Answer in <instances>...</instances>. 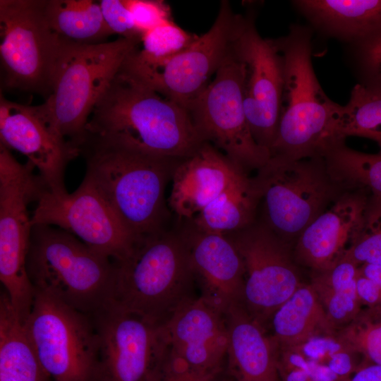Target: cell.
<instances>
[{"mask_svg": "<svg viewBox=\"0 0 381 381\" xmlns=\"http://www.w3.org/2000/svg\"><path fill=\"white\" fill-rule=\"evenodd\" d=\"M86 131L132 150L177 161L204 143L186 108L121 71L95 106Z\"/></svg>", "mask_w": 381, "mask_h": 381, "instance_id": "6da1fadb", "label": "cell"}, {"mask_svg": "<svg viewBox=\"0 0 381 381\" xmlns=\"http://www.w3.org/2000/svg\"><path fill=\"white\" fill-rule=\"evenodd\" d=\"M112 261L109 304L124 312L162 325L193 298L195 278L182 233L162 229L142 236L124 258Z\"/></svg>", "mask_w": 381, "mask_h": 381, "instance_id": "7a4b0ae2", "label": "cell"}, {"mask_svg": "<svg viewBox=\"0 0 381 381\" xmlns=\"http://www.w3.org/2000/svg\"><path fill=\"white\" fill-rule=\"evenodd\" d=\"M272 40L283 60L284 85L270 158L322 157L332 143L331 128L341 104L328 97L314 71L312 30L292 25L287 35Z\"/></svg>", "mask_w": 381, "mask_h": 381, "instance_id": "3957f363", "label": "cell"}, {"mask_svg": "<svg viewBox=\"0 0 381 381\" xmlns=\"http://www.w3.org/2000/svg\"><path fill=\"white\" fill-rule=\"evenodd\" d=\"M80 153L86 160L84 178L131 232L139 238L162 229L165 187L179 161L132 150L89 135Z\"/></svg>", "mask_w": 381, "mask_h": 381, "instance_id": "277c9868", "label": "cell"}, {"mask_svg": "<svg viewBox=\"0 0 381 381\" xmlns=\"http://www.w3.org/2000/svg\"><path fill=\"white\" fill-rule=\"evenodd\" d=\"M140 40L119 37L95 44L63 40L50 95L35 106L58 135L80 150L93 109Z\"/></svg>", "mask_w": 381, "mask_h": 381, "instance_id": "5b68a950", "label": "cell"}, {"mask_svg": "<svg viewBox=\"0 0 381 381\" xmlns=\"http://www.w3.org/2000/svg\"><path fill=\"white\" fill-rule=\"evenodd\" d=\"M27 270L35 291L89 316L110 303L112 260L59 228L32 226Z\"/></svg>", "mask_w": 381, "mask_h": 381, "instance_id": "8992f818", "label": "cell"}, {"mask_svg": "<svg viewBox=\"0 0 381 381\" xmlns=\"http://www.w3.org/2000/svg\"><path fill=\"white\" fill-rule=\"evenodd\" d=\"M255 178L261 193L262 222L289 243L351 190L333 177L322 157L270 158Z\"/></svg>", "mask_w": 381, "mask_h": 381, "instance_id": "52a82bcc", "label": "cell"}, {"mask_svg": "<svg viewBox=\"0 0 381 381\" xmlns=\"http://www.w3.org/2000/svg\"><path fill=\"white\" fill-rule=\"evenodd\" d=\"M0 39L3 87L46 99L63 40L48 23L44 0H1Z\"/></svg>", "mask_w": 381, "mask_h": 381, "instance_id": "ba28073f", "label": "cell"}, {"mask_svg": "<svg viewBox=\"0 0 381 381\" xmlns=\"http://www.w3.org/2000/svg\"><path fill=\"white\" fill-rule=\"evenodd\" d=\"M34 168L30 161L18 162L0 144V280L23 322L35 294L27 270L32 229L28 205L35 201L43 183Z\"/></svg>", "mask_w": 381, "mask_h": 381, "instance_id": "9c48e42d", "label": "cell"}, {"mask_svg": "<svg viewBox=\"0 0 381 381\" xmlns=\"http://www.w3.org/2000/svg\"><path fill=\"white\" fill-rule=\"evenodd\" d=\"M24 322L52 381H97L99 338L90 316L35 291Z\"/></svg>", "mask_w": 381, "mask_h": 381, "instance_id": "30bf717a", "label": "cell"}, {"mask_svg": "<svg viewBox=\"0 0 381 381\" xmlns=\"http://www.w3.org/2000/svg\"><path fill=\"white\" fill-rule=\"evenodd\" d=\"M243 64L231 49L187 110L202 140L248 172L262 168L270 155L250 131L243 105Z\"/></svg>", "mask_w": 381, "mask_h": 381, "instance_id": "8fae6325", "label": "cell"}, {"mask_svg": "<svg viewBox=\"0 0 381 381\" xmlns=\"http://www.w3.org/2000/svg\"><path fill=\"white\" fill-rule=\"evenodd\" d=\"M237 15L220 3L210 28L167 63L152 66L136 60L133 50L120 71L187 109L231 52Z\"/></svg>", "mask_w": 381, "mask_h": 381, "instance_id": "7c38bea8", "label": "cell"}, {"mask_svg": "<svg viewBox=\"0 0 381 381\" xmlns=\"http://www.w3.org/2000/svg\"><path fill=\"white\" fill-rule=\"evenodd\" d=\"M90 317L99 338L97 381H161L170 353L164 325L109 304Z\"/></svg>", "mask_w": 381, "mask_h": 381, "instance_id": "4fadbf2b", "label": "cell"}, {"mask_svg": "<svg viewBox=\"0 0 381 381\" xmlns=\"http://www.w3.org/2000/svg\"><path fill=\"white\" fill-rule=\"evenodd\" d=\"M35 201L32 226H56L112 260L124 258L138 238L85 178L72 193L43 184Z\"/></svg>", "mask_w": 381, "mask_h": 381, "instance_id": "5bb4252c", "label": "cell"}, {"mask_svg": "<svg viewBox=\"0 0 381 381\" xmlns=\"http://www.w3.org/2000/svg\"><path fill=\"white\" fill-rule=\"evenodd\" d=\"M226 235L242 259V304L260 323L269 320L302 283L286 242L262 222Z\"/></svg>", "mask_w": 381, "mask_h": 381, "instance_id": "9a60e30c", "label": "cell"}, {"mask_svg": "<svg viewBox=\"0 0 381 381\" xmlns=\"http://www.w3.org/2000/svg\"><path fill=\"white\" fill-rule=\"evenodd\" d=\"M232 49L244 66L243 105L250 131L256 143L270 152L277 130L284 85L282 56L272 39L259 34L254 19L240 14Z\"/></svg>", "mask_w": 381, "mask_h": 381, "instance_id": "2e32d148", "label": "cell"}, {"mask_svg": "<svg viewBox=\"0 0 381 381\" xmlns=\"http://www.w3.org/2000/svg\"><path fill=\"white\" fill-rule=\"evenodd\" d=\"M0 140L8 149L25 155L39 171L44 186L66 190L65 169L80 150L54 131L40 116L35 106L0 97Z\"/></svg>", "mask_w": 381, "mask_h": 381, "instance_id": "e0dca14e", "label": "cell"}, {"mask_svg": "<svg viewBox=\"0 0 381 381\" xmlns=\"http://www.w3.org/2000/svg\"><path fill=\"white\" fill-rule=\"evenodd\" d=\"M164 325L169 365L200 373L222 371L228 348L224 313L202 296L191 298Z\"/></svg>", "mask_w": 381, "mask_h": 381, "instance_id": "ac0fdd59", "label": "cell"}, {"mask_svg": "<svg viewBox=\"0 0 381 381\" xmlns=\"http://www.w3.org/2000/svg\"><path fill=\"white\" fill-rule=\"evenodd\" d=\"M370 193L365 188L347 190L301 234L295 245L296 260L315 272L341 259L362 227Z\"/></svg>", "mask_w": 381, "mask_h": 381, "instance_id": "d6986e66", "label": "cell"}, {"mask_svg": "<svg viewBox=\"0 0 381 381\" xmlns=\"http://www.w3.org/2000/svg\"><path fill=\"white\" fill-rule=\"evenodd\" d=\"M248 174L221 151L204 142L179 161L172 174L169 205L180 219L191 221L204 207Z\"/></svg>", "mask_w": 381, "mask_h": 381, "instance_id": "ffe728a7", "label": "cell"}, {"mask_svg": "<svg viewBox=\"0 0 381 381\" xmlns=\"http://www.w3.org/2000/svg\"><path fill=\"white\" fill-rule=\"evenodd\" d=\"M188 245L201 296L225 312L242 303L245 270L242 259L231 239L224 234L206 233L191 227L182 233Z\"/></svg>", "mask_w": 381, "mask_h": 381, "instance_id": "44dd1931", "label": "cell"}, {"mask_svg": "<svg viewBox=\"0 0 381 381\" xmlns=\"http://www.w3.org/2000/svg\"><path fill=\"white\" fill-rule=\"evenodd\" d=\"M228 329L229 368L238 381H282L279 344L266 334L242 303L224 313Z\"/></svg>", "mask_w": 381, "mask_h": 381, "instance_id": "7402d4cb", "label": "cell"}, {"mask_svg": "<svg viewBox=\"0 0 381 381\" xmlns=\"http://www.w3.org/2000/svg\"><path fill=\"white\" fill-rule=\"evenodd\" d=\"M292 3L314 27L350 44L381 24V0H296Z\"/></svg>", "mask_w": 381, "mask_h": 381, "instance_id": "603a6c76", "label": "cell"}, {"mask_svg": "<svg viewBox=\"0 0 381 381\" xmlns=\"http://www.w3.org/2000/svg\"><path fill=\"white\" fill-rule=\"evenodd\" d=\"M260 200L255 176L246 174L204 207L191 220L192 227L224 235L241 231L255 221Z\"/></svg>", "mask_w": 381, "mask_h": 381, "instance_id": "cb8c5ba5", "label": "cell"}, {"mask_svg": "<svg viewBox=\"0 0 381 381\" xmlns=\"http://www.w3.org/2000/svg\"><path fill=\"white\" fill-rule=\"evenodd\" d=\"M0 381H52L4 291L0 296Z\"/></svg>", "mask_w": 381, "mask_h": 381, "instance_id": "d4e9b609", "label": "cell"}, {"mask_svg": "<svg viewBox=\"0 0 381 381\" xmlns=\"http://www.w3.org/2000/svg\"><path fill=\"white\" fill-rule=\"evenodd\" d=\"M270 319L272 336L280 346H296L312 337L336 332L311 284L301 283Z\"/></svg>", "mask_w": 381, "mask_h": 381, "instance_id": "484cf974", "label": "cell"}, {"mask_svg": "<svg viewBox=\"0 0 381 381\" xmlns=\"http://www.w3.org/2000/svg\"><path fill=\"white\" fill-rule=\"evenodd\" d=\"M49 25L64 41L79 44L105 42L113 35L99 2L92 0H44Z\"/></svg>", "mask_w": 381, "mask_h": 381, "instance_id": "4316f807", "label": "cell"}, {"mask_svg": "<svg viewBox=\"0 0 381 381\" xmlns=\"http://www.w3.org/2000/svg\"><path fill=\"white\" fill-rule=\"evenodd\" d=\"M358 136L375 141L381 152V92L358 83L345 105H340L331 128L332 142Z\"/></svg>", "mask_w": 381, "mask_h": 381, "instance_id": "83f0119b", "label": "cell"}, {"mask_svg": "<svg viewBox=\"0 0 381 381\" xmlns=\"http://www.w3.org/2000/svg\"><path fill=\"white\" fill-rule=\"evenodd\" d=\"M322 157L335 179L350 189L365 188L381 198V152H359L342 140L330 144Z\"/></svg>", "mask_w": 381, "mask_h": 381, "instance_id": "f1b7e54d", "label": "cell"}, {"mask_svg": "<svg viewBox=\"0 0 381 381\" xmlns=\"http://www.w3.org/2000/svg\"><path fill=\"white\" fill-rule=\"evenodd\" d=\"M198 37L174 20L167 21L144 32L140 41L142 48L138 47L132 54L143 64L161 66L188 48Z\"/></svg>", "mask_w": 381, "mask_h": 381, "instance_id": "f546056e", "label": "cell"}, {"mask_svg": "<svg viewBox=\"0 0 381 381\" xmlns=\"http://www.w3.org/2000/svg\"><path fill=\"white\" fill-rule=\"evenodd\" d=\"M336 333L365 362L381 365V307L362 309Z\"/></svg>", "mask_w": 381, "mask_h": 381, "instance_id": "4dcf8cb0", "label": "cell"}, {"mask_svg": "<svg viewBox=\"0 0 381 381\" xmlns=\"http://www.w3.org/2000/svg\"><path fill=\"white\" fill-rule=\"evenodd\" d=\"M346 254L359 266L381 265V198L370 194L362 227Z\"/></svg>", "mask_w": 381, "mask_h": 381, "instance_id": "1f68e13d", "label": "cell"}, {"mask_svg": "<svg viewBox=\"0 0 381 381\" xmlns=\"http://www.w3.org/2000/svg\"><path fill=\"white\" fill-rule=\"evenodd\" d=\"M350 44L358 83L381 92V24Z\"/></svg>", "mask_w": 381, "mask_h": 381, "instance_id": "d6a6232c", "label": "cell"}, {"mask_svg": "<svg viewBox=\"0 0 381 381\" xmlns=\"http://www.w3.org/2000/svg\"><path fill=\"white\" fill-rule=\"evenodd\" d=\"M314 289L335 331L349 324L362 310L356 284L344 288Z\"/></svg>", "mask_w": 381, "mask_h": 381, "instance_id": "836d02e7", "label": "cell"}, {"mask_svg": "<svg viewBox=\"0 0 381 381\" xmlns=\"http://www.w3.org/2000/svg\"><path fill=\"white\" fill-rule=\"evenodd\" d=\"M136 28L142 33L173 20L171 8L162 0H123Z\"/></svg>", "mask_w": 381, "mask_h": 381, "instance_id": "e575fe53", "label": "cell"}, {"mask_svg": "<svg viewBox=\"0 0 381 381\" xmlns=\"http://www.w3.org/2000/svg\"><path fill=\"white\" fill-rule=\"evenodd\" d=\"M99 3L105 23L113 34L141 41L142 33L136 28L123 0H102Z\"/></svg>", "mask_w": 381, "mask_h": 381, "instance_id": "d590c367", "label": "cell"}, {"mask_svg": "<svg viewBox=\"0 0 381 381\" xmlns=\"http://www.w3.org/2000/svg\"><path fill=\"white\" fill-rule=\"evenodd\" d=\"M357 297L365 308L381 307V289L373 281L361 274L358 269L356 281Z\"/></svg>", "mask_w": 381, "mask_h": 381, "instance_id": "8d00e7d4", "label": "cell"}, {"mask_svg": "<svg viewBox=\"0 0 381 381\" xmlns=\"http://www.w3.org/2000/svg\"><path fill=\"white\" fill-rule=\"evenodd\" d=\"M220 373L221 371L200 373L167 364L161 381H219L218 376Z\"/></svg>", "mask_w": 381, "mask_h": 381, "instance_id": "74e56055", "label": "cell"}, {"mask_svg": "<svg viewBox=\"0 0 381 381\" xmlns=\"http://www.w3.org/2000/svg\"><path fill=\"white\" fill-rule=\"evenodd\" d=\"M341 381H381V365L365 362L351 375Z\"/></svg>", "mask_w": 381, "mask_h": 381, "instance_id": "f35d334b", "label": "cell"}, {"mask_svg": "<svg viewBox=\"0 0 381 381\" xmlns=\"http://www.w3.org/2000/svg\"><path fill=\"white\" fill-rule=\"evenodd\" d=\"M358 271L375 283L381 289V265L363 264L358 267Z\"/></svg>", "mask_w": 381, "mask_h": 381, "instance_id": "ab89813d", "label": "cell"}]
</instances>
